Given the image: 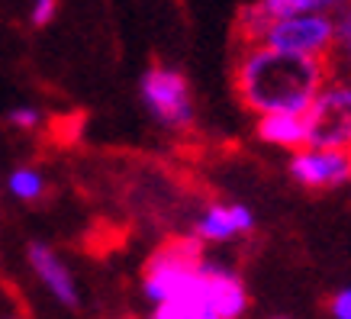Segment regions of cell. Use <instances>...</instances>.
Here are the masks:
<instances>
[{"mask_svg":"<svg viewBox=\"0 0 351 319\" xmlns=\"http://www.w3.org/2000/svg\"><path fill=\"white\" fill-rule=\"evenodd\" d=\"M329 75V62L284 55L265 45H252L239 64V94L258 113H306Z\"/></svg>","mask_w":351,"mask_h":319,"instance_id":"6da1fadb","label":"cell"},{"mask_svg":"<svg viewBox=\"0 0 351 319\" xmlns=\"http://www.w3.org/2000/svg\"><path fill=\"white\" fill-rule=\"evenodd\" d=\"M332 43H335V23H332L329 13H293V16L271 20L252 45L329 62Z\"/></svg>","mask_w":351,"mask_h":319,"instance_id":"3957f363","label":"cell"},{"mask_svg":"<svg viewBox=\"0 0 351 319\" xmlns=\"http://www.w3.org/2000/svg\"><path fill=\"white\" fill-rule=\"evenodd\" d=\"M203 242L197 235L171 239L161 248L152 252L142 274V294L155 303L168 300H193L200 303V284H203Z\"/></svg>","mask_w":351,"mask_h":319,"instance_id":"7a4b0ae2","label":"cell"},{"mask_svg":"<svg viewBox=\"0 0 351 319\" xmlns=\"http://www.w3.org/2000/svg\"><path fill=\"white\" fill-rule=\"evenodd\" d=\"M138 97L149 117L165 129H187L193 123V97L191 84L178 68L152 64L138 81Z\"/></svg>","mask_w":351,"mask_h":319,"instance_id":"5b68a950","label":"cell"},{"mask_svg":"<svg viewBox=\"0 0 351 319\" xmlns=\"http://www.w3.org/2000/svg\"><path fill=\"white\" fill-rule=\"evenodd\" d=\"M255 229V213L248 210L245 203H213L210 210L203 213L197 226H193V235L206 242H232L239 235H248Z\"/></svg>","mask_w":351,"mask_h":319,"instance_id":"30bf717a","label":"cell"},{"mask_svg":"<svg viewBox=\"0 0 351 319\" xmlns=\"http://www.w3.org/2000/svg\"><path fill=\"white\" fill-rule=\"evenodd\" d=\"M26 261H29L32 274L39 277V284L52 294V300H58V303L68 307V309H75L77 303H81L75 274H71V268L58 258V252H55L52 245L29 242V248H26Z\"/></svg>","mask_w":351,"mask_h":319,"instance_id":"ba28073f","label":"cell"},{"mask_svg":"<svg viewBox=\"0 0 351 319\" xmlns=\"http://www.w3.org/2000/svg\"><path fill=\"white\" fill-rule=\"evenodd\" d=\"M45 174L39 168H16L10 171V178H7V191L23 203H36L45 197Z\"/></svg>","mask_w":351,"mask_h":319,"instance_id":"7c38bea8","label":"cell"},{"mask_svg":"<svg viewBox=\"0 0 351 319\" xmlns=\"http://www.w3.org/2000/svg\"><path fill=\"white\" fill-rule=\"evenodd\" d=\"M306 145L316 149H351V81H326L309 100Z\"/></svg>","mask_w":351,"mask_h":319,"instance_id":"277c9868","label":"cell"},{"mask_svg":"<svg viewBox=\"0 0 351 319\" xmlns=\"http://www.w3.org/2000/svg\"><path fill=\"white\" fill-rule=\"evenodd\" d=\"M258 139L277 149L297 152L306 145V123L303 113H261L258 117Z\"/></svg>","mask_w":351,"mask_h":319,"instance_id":"8fae6325","label":"cell"},{"mask_svg":"<svg viewBox=\"0 0 351 319\" xmlns=\"http://www.w3.org/2000/svg\"><path fill=\"white\" fill-rule=\"evenodd\" d=\"M329 316L332 319H351V284L335 290L329 297Z\"/></svg>","mask_w":351,"mask_h":319,"instance_id":"e0dca14e","label":"cell"},{"mask_svg":"<svg viewBox=\"0 0 351 319\" xmlns=\"http://www.w3.org/2000/svg\"><path fill=\"white\" fill-rule=\"evenodd\" d=\"M7 123H10L13 129L29 132V129H36L39 123H43V113H39L36 106H29V104H20V106H13V110H7Z\"/></svg>","mask_w":351,"mask_h":319,"instance_id":"9a60e30c","label":"cell"},{"mask_svg":"<svg viewBox=\"0 0 351 319\" xmlns=\"http://www.w3.org/2000/svg\"><path fill=\"white\" fill-rule=\"evenodd\" d=\"M200 303L213 309L219 319H242L248 309V290L245 281L235 274L232 268L216 265V261H203V294Z\"/></svg>","mask_w":351,"mask_h":319,"instance_id":"52a82bcc","label":"cell"},{"mask_svg":"<svg viewBox=\"0 0 351 319\" xmlns=\"http://www.w3.org/2000/svg\"><path fill=\"white\" fill-rule=\"evenodd\" d=\"M341 3H348V0H258L239 13V29L245 32L248 43H255L271 20L293 16V13H329L339 10Z\"/></svg>","mask_w":351,"mask_h":319,"instance_id":"9c48e42d","label":"cell"},{"mask_svg":"<svg viewBox=\"0 0 351 319\" xmlns=\"http://www.w3.org/2000/svg\"><path fill=\"white\" fill-rule=\"evenodd\" d=\"M290 178L306 191H332L351 181V149L303 145L290 158Z\"/></svg>","mask_w":351,"mask_h":319,"instance_id":"8992f818","label":"cell"},{"mask_svg":"<svg viewBox=\"0 0 351 319\" xmlns=\"http://www.w3.org/2000/svg\"><path fill=\"white\" fill-rule=\"evenodd\" d=\"M332 23H335V43H332V49H339L341 62L351 68V0L341 3Z\"/></svg>","mask_w":351,"mask_h":319,"instance_id":"5bb4252c","label":"cell"},{"mask_svg":"<svg viewBox=\"0 0 351 319\" xmlns=\"http://www.w3.org/2000/svg\"><path fill=\"white\" fill-rule=\"evenodd\" d=\"M55 16H58V0H32L29 3V23L36 29L52 26Z\"/></svg>","mask_w":351,"mask_h":319,"instance_id":"2e32d148","label":"cell"},{"mask_svg":"<svg viewBox=\"0 0 351 319\" xmlns=\"http://www.w3.org/2000/svg\"><path fill=\"white\" fill-rule=\"evenodd\" d=\"M149 319H219L213 309L193 300H168V303H155Z\"/></svg>","mask_w":351,"mask_h":319,"instance_id":"4fadbf2b","label":"cell"}]
</instances>
